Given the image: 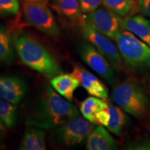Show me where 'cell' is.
I'll list each match as a JSON object with an SVG mask.
<instances>
[{
  "mask_svg": "<svg viewBox=\"0 0 150 150\" xmlns=\"http://www.w3.org/2000/svg\"><path fill=\"white\" fill-rule=\"evenodd\" d=\"M79 115L77 107L47 85L25 117L29 127L54 129Z\"/></svg>",
  "mask_w": 150,
  "mask_h": 150,
  "instance_id": "6da1fadb",
  "label": "cell"
},
{
  "mask_svg": "<svg viewBox=\"0 0 150 150\" xmlns=\"http://www.w3.org/2000/svg\"><path fill=\"white\" fill-rule=\"evenodd\" d=\"M15 47L22 63L32 70L50 79L62 73L59 62L32 35L20 34L15 40Z\"/></svg>",
  "mask_w": 150,
  "mask_h": 150,
  "instance_id": "7a4b0ae2",
  "label": "cell"
},
{
  "mask_svg": "<svg viewBox=\"0 0 150 150\" xmlns=\"http://www.w3.org/2000/svg\"><path fill=\"white\" fill-rule=\"evenodd\" d=\"M112 100L124 111L140 119L149 110V99L143 86L134 78H128L115 86Z\"/></svg>",
  "mask_w": 150,
  "mask_h": 150,
  "instance_id": "3957f363",
  "label": "cell"
},
{
  "mask_svg": "<svg viewBox=\"0 0 150 150\" xmlns=\"http://www.w3.org/2000/svg\"><path fill=\"white\" fill-rule=\"evenodd\" d=\"M122 59L137 70H150V47L130 31L122 29L115 40Z\"/></svg>",
  "mask_w": 150,
  "mask_h": 150,
  "instance_id": "277c9868",
  "label": "cell"
},
{
  "mask_svg": "<svg viewBox=\"0 0 150 150\" xmlns=\"http://www.w3.org/2000/svg\"><path fill=\"white\" fill-rule=\"evenodd\" d=\"M94 125L85 117L77 116L54 129L50 140L57 146L72 147L81 145L95 129Z\"/></svg>",
  "mask_w": 150,
  "mask_h": 150,
  "instance_id": "5b68a950",
  "label": "cell"
},
{
  "mask_svg": "<svg viewBox=\"0 0 150 150\" xmlns=\"http://www.w3.org/2000/svg\"><path fill=\"white\" fill-rule=\"evenodd\" d=\"M23 16L27 24L42 33L54 38L60 36L61 30L45 2L24 1Z\"/></svg>",
  "mask_w": 150,
  "mask_h": 150,
  "instance_id": "8992f818",
  "label": "cell"
},
{
  "mask_svg": "<svg viewBox=\"0 0 150 150\" xmlns=\"http://www.w3.org/2000/svg\"><path fill=\"white\" fill-rule=\"evenodd\" d=\"M83 20L99 33L115 40L123 29V20L120 16L104 6H99L84 16Z\"/></svg>",
  "mask_w": 150,
  "mask_h": 150,
  "instance_id": "52a82bcc",
  "label": "cell"
},
{
  "mask_svg": "<svg viewBox=\"0 0 150 150\" xmlns=\"http://www.w3.org/2000/svg\"><path fill=\"white\" fill-rule=\"evenodd\" d=\"M78 52L86 64L110 85L117 83L115 69L102 54L90 42H83L77 47Z\"/></svg>",
  "mask_w": 150,
  "mask_h": 150,
  "instance_id": "ba28073f",
  "label": "cell"
},
{
  "mask_svg": "<svg viewBox=\"0 0 150 150\" xmlns=\"http://www.w3.org/2000/svg\"><path fill=\"white\" fill-rule=\"evenodd\" d=\"M83 37L109 61L116 70L122 69V59L118 51L117 46L106 35L99 33L84 21L81 23Z\"/></svg>",
  "mask_w": 150,
  "mask_h": 150,
  "instance_id": "9c48e42d",
  "label": "cell"
},
{
  "mask_svg": "<svg viewBox=\"0 0 150 150\" xmlns=\"http://www.w3.org/2000/svg\"><path fill=\"white\" fill-rule=\"evenodd\" d=\"M27 85L17 76H0V97L14 105H18L25 96Z\"/></svg>",
  "mask_w": 150,
  "mask_h": 150,
  "instance_id": "30bf717a",
  "label": "cell"
},
{
  "mask_svg": "<svg viewBox=\"0 0 150 150\" xmlns=\"http://www.w3.org/2000/svg\"><path fill=\"white\" fill-rule=\"evenodd\" d=\"M72 74L77 78L80 86L92 96L101 99H107L108 97V90L105 84L84 67L75 65Z\"/></svg>",
  "mask_w": 150,
  "mask_h": 150,
  "instance_id": "8fae6325",
  "label": "cell"
},
{
  "mask_svg": "<svg viewBox=\"0 0 150 150\" xmlns=\"http://www.w3.org/2000/svg\"><path fill=\"white\" fill-rule=\"evenodd\" d=\"M118 147L115 140L102 125L97 127L86 140L88 150H115Z\"/></svg>",
  "mask_w": 150,
  "mask_h": 150,
  "instance_id": "7c38bea8",
  "label": "cell"
},
{
  "mask_svg": "<svg viewBox=\"0 0 150 150\" xmlns=\"http://www.w3.org/2000/svg\"><path fill=\"white\" fill-rule=\"evenodd\" d=\"M123 29L134 33L150 47V21L140 15L127 16L123 20Z\"/></svg>",
  "mask_w": 150,
  "mask_h": 150,
  "instance_id": "4fadbf2b",
  "label": "cell"
},
{
  "mask_svg": "<svg viewBox=\"0 0 150 150\" xmlns=\"http://www.w3.org/2000/svg\"><path fill=\"white\" fill-rule=\"evenodd\" d=\"M52 88L67 100L72 102L74 92L80 86L77 78L72 74H60L51 79Z\"/></svg>",
  "mask_w": 150,
  "mask_h": 150,
  "instance_id": "5bb4252c",
  "label": "cell"
},
{
  "mask_svg": "<svg viewBox=\"0 0 150 150\" xmlns=\"http://www.w3.org/2000/svg\"><path fill=\"white\" fill-rule=\"evenodd\" d=\"M46 130L30 127L25 131L19 149L21 150H45Z\"/></svg>",
  "mask_w": 150,
  "mask_h": 150,
  "instance_id": "9a60e30c",
  "label": "cell"
},
{
  "mask_svg": "<svg viewBox=\"0 0 150 150\" xmlns=\"http://www.w3.org/2000/svg\"><path fill=\"white\" fill-rule=\"evenodd\" d=\"M51 6L56 13L70 20H78L82 18L79 0H52Z\"/></svg>",
  "mask_w": 150,
  "mask_h": 150,
  "instance_id": "2e32d148",
  "label": "cell"
},
{
  "mask_svg": "<svg viewBox=\"0 0 150 150\" xmlns=\"http://www.w3.org/2000/svg\"><path fill=\"white\" fill-rule=\"evenodd\" d=\"M16 59L12 37L8 29L0 24V65H10Z\"/></svg>",
  "mask_w": 150,
  "mask_h": 150,
  "instance_id": "e0dca14e",
  "label": "cell"
},
{
  "mask_svg": "<svg viewBox=\"0 0 150 150\" xmlns=\"http://www.w3.org/2000/svg\"><path fill=\"white\" fill-rule=\"evenodd\" d=\"M108 120L106 127L113 134L121 136L127 123V115L120 106L110 103H108Z\"/></svg>",
  "mask_w": 150,
  "mask_h": 150,
  "instance_id": "ac0fdd59",
  "label": "cell"
},
{
  "mask_svg": "<svg viewBox=\"0 0 150 150\" xmlns=\"http://www.w3.org/2000/svg\"><path fill=\"white\" fill-rule=\"evenodd\" d=\"M107 103L101 98L96 97H89L81 103L79 109L83 117L91 122L96 124V116L101 110L106 109L108 107Z\"/></svg>",
  "mask_w": 150,
  "mask_h": 150,
  "instance_id": "d6986e66",
  "label": "cell"
},
{
  "mask_svg": "<svg viewBox=\"0 0 150 150\" xmlns=\"http://www.w3.org/2000/svg\"><path fill=\"white\" fill-rule=\"evenodd\" d=\"M0 120L7 129L16 126L18 120V111L16 105L0 97Z\"/></svg>",
  "mask_w": 150,
  "mask_h": 150,
  "instance_id": "ffe728a7",
  "label": "cell"
},
{
  "mask_svg": "<svg viewBox=\"0 0 150 150\" xmlns=\"http://www.w3.org/2000/svg\"><path fill=\"white\" fill-rule=\"evenodd\" d=\"M102 4L120 16H127L136 8L135 0H103Z\"/></svg>",
  "mask_w": 150,
  "mask_h": 150,
  "instance_id": "44dd1931",
  "label": "cell"
},
{
  "mask_svg": "<svg viewBox=\"0 0 150 150\" xmlns=\"http://www.w3.org/2000/svg\"><path fill=\"white\" fill-rule=\"evenodd\" d=\"M19 9V0H0V15L1 16H16L18 13Z\"/></svg>",
  "mask_w": 150,
  "mask_h": 150,
  "instance_id": "7402d4cb",
  "label": "cell"
},
{
  "mask_svg": "<svg viewBox=\"0 0 150 150\" xmlns=\"http://www.w3.org/2000/svg\"><path fill=\"white\" fill-rule=\"evenodd\" d=\"M81 10L83 13H89L95 11L103 3V0H79Z\"/></svg>",
  "mask_w": 150,
  "mask_h": 150,
  "instance_id": "603a6c76",
  "label": "cell"
},
{
  "mask_svg": "<svg viewBox=\"0 0 150 150\" xmlns=\"http://www.w3.org/2000/svg\"><path fill=\"white\" fill-rule=\"evenodd\" d=\"M128 149H150V140L131 142L127 146Z\"/></svg>",
  "mask_w": 150,
  "mask_h": 150,
  "instance_id": "cb8c5ba5",
  "label": "cell"
},
{
  "mask_svg": "<svg viewBox=\"0 0 150 150\" xmlns=\"http://www.w3.org/2000/svg\"><path fill=\"white\" fill-rule=\"evenodd\" d=\"M138 6L145 16L150 17V0H138Z\"/></svg>",
  "mask_w": 150,
  "mask_h": 150,
  "instance_id": "d4e9b609",
  "label": "cell"
},
{
  "mask_svg": "<svg viewBox=\"0 0 150 150\" xmlns=\"http://www.w3.org/2000/svg\"><path fill=\"white\" fill-rule=\"evenodd\" d=\"M6 127L4 125V124L2 123V122L0 120V131L1 132H4V131H6Z\"/></svg>",
  "mask_w": 150,
  "mask_h": 150,
  "instance_id": "484cf974",
  "label": "cell"
},
{
  "mask_svg": "<svg viewBox=\"0 0 150 150\" xmlns=\"http://www.w3.org/2000/svg\"><path fill=\"white\" fill-rule=\"evenodd\" d=\"M24 1H42V2H46L49 0H24Z\"/></svg>",
  "mask_w": 150,
  "mask_h": 150,
  "instance_id": "4316f807",
  "label": "cell"
},
{
  "mask_svg": "<svg viewBox=\"0 0 150 150\" xmlns=\"http://www.w3.org/2000/svg\"><path fill=\"white\" fill-rule=\"evenodd\" d=\"M1 135H0V144H1Z\"/></svg>",
  "mask_w": 150,
  "mask_h": 150,
  "instance_id": "83f0119b",
  "label": "cell"
}]
</instances>
